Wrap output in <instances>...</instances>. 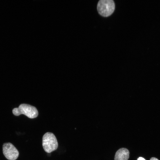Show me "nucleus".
Returning a JSON list of instances; mask_svg holds the SVG:
<instances>
[{
  "mask_svg": "<svg viewBox=\"0 0 160 160\" xmlns=\"http://www.w3.org/2000/svg\"><path fill=\"white\" fill-rule=\"evenodd\" d=\"M115 8V3L113 0H100L97 6L99 14L104 17L111 15L114 12Z\"/></svg>",
  "mask_w": 160,
  "mask_h": 160,
  "instance_id": "7ed1b4c3",
  "label": "nucleus"
},
{
  "mask_svg": "<svg viewBox=\"0 0 160 160\" xmlns=\"http://www.w3.org/2000/svg\"><path fill=\"white\" fill-rule=\"evenodd\" d=\"M12 113L16 116L23 114L31 119L36 117L38 115V111L36 107L26 104H21L18 108H14Z\"/></svg>",
  "mask_w": 160,
  "mask_h": 160,
  "instance_id": "f257e3e1",
  "label": "nucleus"
},
{
  "mask_svg": "<svg viewBox=\"0 0 160 160\" xmlns=\"http://www.w3.org/2000/svg\"><path fill=\"white\" fill-rule=\"evenodd\" d=\"M137 160H145L144 158L142 157H139Z\"/></svg>",
  "mask_w": 160,
  "mask_h": 160,
  "instance_id": "423d86ee",
  "label": "nucleus"
},
{
  "mask_svg": "<svg viewBox=\"0 0 160 160\" xmlns=\"http://www.w3.org/2000/svg\"><path fill=\"white\" fill-rule=\"evenodd\" d=\"M129 150L125 148L119 149L116 152L114 160H128L129 157Z\"/></svg>",
  "mask_w": 160,
  "mask_h": 160,
  "instance_id": "39448f33",
  "label": "nucleus"
},
{
  "mask_svg": "<svg viewBox=\"0 0 160 160\" xmlns=\"http://www.w3.org/2000/svg\"><path fill=\"white\" fill-rule=\"evenodd\" d=\"M3 152L5 157L9 160H15L19 155L17 150L10 143H5L3 144Z\"/></svg>",
  "mask_w": 160,
  "mask_h": 160,
  "instance_id": "20e7f679",
  "label": "nucleus"
},
{
  "mask_svg": "<svg viewBox=\"0 0 160 160\" xmlns=\"http://www.w3.org/2000/svg\"><path fill=\"white\" fill-rule=\"evenodd\" d=\"M42 146L45 152L50 153L55 150L58 146L57 139L52 133L47 132L43 136Z\"/></svg>",
  "mask_w": 160,
  "mask_h": 160,
  "instance_id": "f03ea898",
  "label": "nucleus"
},
{
  "mask_svg": "<svg viewBox=\"0 0 160 160\" xmlns=\"http://www.w3.org/2000/svg\"><path fill=\"white\" fill-rule=\"evenodd\" d=\"M150 160H159L157 159L155 157H152L151 158Z\"/></svg>",
  "mask_w": 160,
  "mask_h": 160,
  "instance_id": "0eeeda50",
  "label": "nucleus"
}]
</instances>
